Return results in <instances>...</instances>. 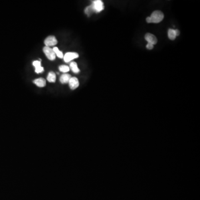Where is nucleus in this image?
I'll use <instances>...</instances> for the list:
<instances>
[{
	"label": "nucleus",
	"mask_w": 200,
	"mask_h": 200,
	"mask_svg": "<svg viewBox=\"0 0 200 200\" xmlns=\"http://www.w3.org/2000/svg\"><path fill=\"white\" fill-rule=\"evenodd\" d=\"M164 18V13L161 11L156 10L154 11L151 16L146 18L147 23H158L161 22Z\"/></svg>",
	"instance_id": "f257e3e1"
},
{
	"label": "nucleus",
	"mask_w": 200,
	"mask_h": 200,
	"mask_svg": "<svg viewBox=\"0 0 200 200\" xmlns=\"http://www.w3.org/2000/svg\"><path fill=\"white\" fill-rule=\"evenodd\" d=\"M94 12H100L104 10V5L103 2L101 0H96L93 1L92 5H91Z\"/></svg>",
	"instance_id": "f03ea898"
},
{
	"label": "nucleus",
	"mask_w": 200,
	"mask_h": 200,
	"mask_svg": "<svg viewBox=\"0 0 200 200\" xmlns=\"http://www.w3.org/2000/svg\"><path fill=\"white\" fill-rule=\"evenodd\" d=\"M43 51L48 59L53 61L56 59L55 53L53 51V49H51V47L45 46L43 47Z\"/></svg>",
	"instance_id": "7ed1b4c3"
},
{
	"label": "nucleus",
	"mask_w": 200,
	"mask_h": 200,
	"mask_svg": "<svg viewBox=\"0 0 200 200\" xmlns=\"http://www.w3.org/2000/svg\"><path fill=\"white\" fill-rule=\"evenodd\" d=\"M79 54L76 53H67L63 56V59L65 63H69L73 59L78 58Z\"/></svg>",
	"instance_id": "20e7f679"
},
{
	"label": "nucleus",
	"mask_w": 200,
	"mask_h": 200,
	"mask_svg": "<svg viewBox=\"0 0 200 200\" xmlns=\"http://www.w3.org/2000/svg\"><path fill=\"white\" fill-rule=\"evenodd\" d=\"M45 44L47 47L55 46L57 43V41L55 36H49L47 37L45 40Z\"/></svg>",
	"instance_id": "39448f33"
},
{
	"label": "nucleus",
	"mask_w": 200,
	"mask_h": 200,
	"mask_svg": "<svg viewBox=\"0 0 200 200\" xmlns=\"http://www.w3.org/2000/svg\"><path fill=\"white\" fill-rule=\"evenodd\" d=\"M144 39L147 41L148 43L152 45H155L158 42V39L154 35L150 33H146L144 36Z\"/></svg>",
	"instance_id": "423d86ee"
},
{
	"label": "nucleus",
	"mask_w": 200,
	"mask_h": 200,
	"mask_svg": "<svg viewBox=\"0 0 200 200\" xmlns=\"http://www.w3.org/2000/svg\"><path fill=\"white\" fill-rule=\"evenodd\" d=\"M69 86L71 90L77 89L79 86V80L75 77H71L69 81Z\"/></svg>",
	"instance_id": "0eeeda50"
},
{
	"label": "nucleus",
	"mask_w": 200,
	"mask_h": 200,
	"mask_svg": "<svg viewBox=\"0 0 200 200\" xmlns=\"http://www.w3.org/2000/svg\"><path fill=\"white\" fill-rule=\"evenodd\" d=\"M32 64L35 67V72L37 73H41L44 71L43 67L41 66V61H34Z\"/></svg>",
	"instance_id": "6e6552de"
},
{
	"label": "nucleus",
	"mask_w": 200,
	"mask_h": 200,
	"mask_svg": "<svg viewBox=\"0 0 200 200\" xmlns=\"http://www.w3.org/2000/svg\"><path fill=\"white\" fill-rule=\"evenodd\" d=\"M33 83L39 87H43L46 85V80L43 78H39L33 81Z\"/></svg>",
	"instance_id": "1a4fd4ad"
},
{
	"label": "nucleus",
	"mask_w": 200,
	"mask_h": 200,
	"mask_svg": "<svg viewBox=\"0 0 200 200\" xmlns=\"http://www.w3.org/2000/svg\"><path fill=\"white\" fill-rule=\"evenodd\" d=\"M71 78V76L70 75H69L68 73H63L60 77L59 80H60V82H61L62 83H69V81Z\"/></svg>",
	"instance_id": "9d476101"
},
{
	"label": "nucleus",
	"mask_w": 200,
	"mask_h": 200,
	"mask_svg": "<svg viewBox=\"0 0 200 200\" xmlns=\"http://www.w3.org/2000/svg\"><path fill=\"white\" fill-rule=\"evenodd\" d=\"M69 67H70V69H71L72 72H74L75 73H78L80 71V69L77 66V64L75 62H72L69 65Z\"/></svg>",
	"instance_id": "9b49d317"
},
{
	"label": "nucleus",
	"mask_w": 200,
	"mask_h": 200,
	"mask_svg": "<svg viewBox=\"0 0 200 200\" xmlns=\"http://www.w3.org/2000/svg\"><path fill=\"white\" fill-rule=\"evenodd\" d=\"M56 74L53 72H50L49 73L47 80L49 82H55L56 81Z\"/></svg>",
	"instance_id": "f8f14e48"
},
{
	"label": "nucleus",
	"mask_w": 200,
	"mask_h": 200,
	"mask_svg": "<svg viewBox=\"0 0 200 200\" xmlns=\"http://www.w3.org/2000/svg\"><path fill=\"white\" fill-rule=\"evenodd\" d=\"M168 38L171 40H174L177 37L175 32V30L173 29H169L168 31Z\"/></svg>",
	"instance_id": "ddd939ff"
},
{
	"label": "nucleus",
	"mask_w": 200,
	"mask_h": 200,
	"mask_svg": "<svg viewBox=\"0 0 200 200\" xmlns=\"http://www.w3.org/2000/svg\"><path fill=\"white\" fill-rule=\"evenodd\" d=\"M53 51L55 53V55L58 57H59L60 59H63V53L61 51H59L57 47H54L53 49Z\"/></svg>",
	"instance_id": "4468645a"
},
{
	"label": "nucleus",
	"mask_w": 200,
	"mask_h": 200,
	"mask_svg": "<svg viewBox=\"0 0 200 200\" xmlns=\"http://www.w3.org/2000/svg\"><path fill=\"white\" fill-rule=\"evenodd\" d=\"M59 70L61 72L66 73L69 71V67L66 65H61L59 66Z\"/></svg>",
	"instance_id": "2eb2a0df"
},
{
	"label": "nucleus",
	"mask_w": 200,
	"mask_h": 200,
	"mask_svg": "<svg viewBox=\"0 0 200 200\" xmlns=\"http://www.w3.org/2000/svg\"><path fill=\"white\" fill-rule=\"evenodd\" d=\"M85 12L86 14L88 16H90L92 13H93V9H92V7L90 5L89 6L85 8Z\"/></svg>",
	"instance_id": "dca6fc26"
},
{
	"label": "nucleus",
	"mask_w": 200,
	"mask_h": 200,
	"mask_svg": "<svg viewBox=\"0 0 200 200\" xmlns=\"http://www.w3.org/2000/svg\"><path fill=\"white\" fill-rule=\"evenodd\" d=\"M154 47V45H152V44H151V43H148L147 45H146V48H147L148 49H150H150H153Z\"/></svg>",
	"instance_id": "f3484780"
},
{
	"label": "nucleus",
	"mask_w": 200,
	"mask_h": 200,
	"mask_svg": "<svg viewBox=\"0 0 200 200\" xmlns=\"http://www.w3.org/2000/svg\"><path fill=\"white\" fill-rule=\"evenodd\" d=\"M175 30V32H176V36H179L180 35V31L178 30Z\"/></svg>",
	"instance_id": "a211bd4d"
}]
</instances>
